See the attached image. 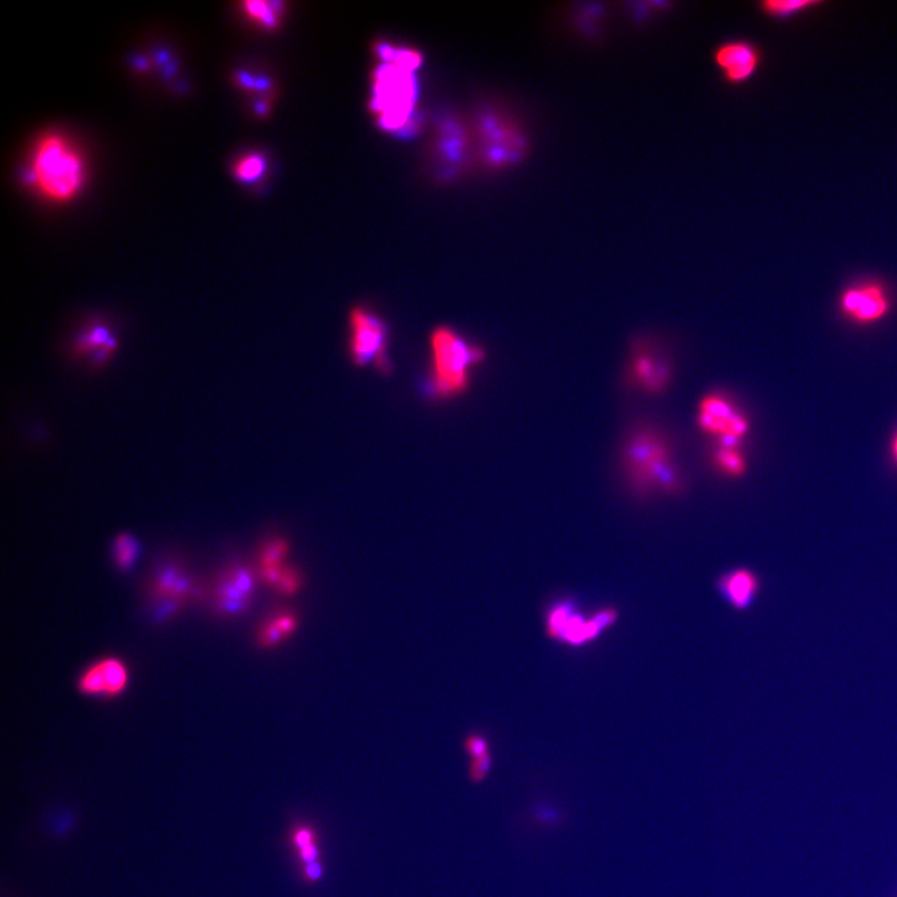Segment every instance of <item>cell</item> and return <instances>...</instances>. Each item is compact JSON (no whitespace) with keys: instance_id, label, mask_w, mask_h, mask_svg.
<instances>
[{"instance_id":"1","label":"cell","mask_w":897,"mask_h":897,"mask_svg":"<svg viewBox=\"0 0 897 897\" xmlns=\"http://www.w3.org/2000/svg\"><path fill=\"white\" fill-rule=\"evenodd\" d=\"M430 371L424 392L430 399L459 397L470 388L476 368L486 361V352L453 327L439 326L430 333Z\"/></svg>"},{"instance_id":"2","label":"cell","mask_w":897,"mask_h":897,"mask_svg":"<svg viewBox=\"0 0 897 897\" xmlns=\"http://www.w3.org/2000/svg\"><path fill=\"white\" fill-rule=\"evenodd\" d=\"M628 481L640 495H677L683 490L681 471L674 463L667 439L655 429H638L622 453Z\"/></svg>"},{"instance_id":"3","label":"cell","mask_w":897,"mask_h":897,"mask_svg":"<svg viewBox=\"0 0 897 897\" xmlns=\"http://www.w3.org/2000/svg\"><path fill=\"white\" fill-rule=\"evenodd\" d=\"M28 180L49 200H72L83 189V157L62 135H45L35 145Z\"/></svg>"},{"instance_id":"4","label":"cell","mask_w":897,"mask_h":897,"mask_svg":"<svg viewBox=\"0 0 897 897\" xmlns=\"http://www.w3.org/2000/svg\"><path fill=\"white\" fill-rule=\"evenodd\" d=\"M372 109L385 130H409L418 88L412 72L389 64L374 76Z\"/></svg>"},{"instance_id":"5","label":"cell","mask_w":897,"mask_h":897,"mask_svg":"<svg viewBox=\"0 0 897 897\" xmlns=\"http://www.w3.org/2000/svg\"><path fill=\"white\" fill-rule=\"evenodd\" d=\"M348 329V352L354 366L374 367L382 374L392 372L390 331L384 318L371 308L353 307L349 311Z\"/></svg>"},{"instance_id":"6","label":"cell","mask_w":897,"mask_h":897,"mask_svg":"<svg viewBox=\"0 0 897 897\" xmlns=\"http://www.w3.org/2000/svg\"><path fill=\"white\" fill-rule=\"evenodd\" d=\"M617 618L618 612L612 607L585 616L574 603L557 602L547 610L545 627L551 640L579 647L595 641L603 631L615 625Z\"/></svg>"},{"instance_id":"7","label":"cell","mask_w":897,"mask_h":897,"mask_svg":"<svg viewBox=\"0 0 897 897\" xmlns=\"http://www.w3.org/2000/svg\"><path fill=\"white\" fill-rule=\"evenodd\" d=\"M481 159L490 167H503L520 159L525 143L503 116L486 111L476 123Z\"/></svg>"},{"instance_id":"8","label":"cell","mask_w":897,"mask_h":897,"mask_svg":"<svg viewBox=\"0 0 897 897\" xmlns=\"http://www.w3.org/2000/svg\"><path fill=\"white\" fill-rule=\"evenodd\" d=\"M258 574L250 566L232 564L212 585L211 602L220 617L237 618L250 610L257 589Z\"/></svg>"},{"instance_id":"9","label":"cell","mask_w":897,"mask_h":897,"mask_svg":"<svg viewBox=\"0 0 897 897\" xmlns=\"http://www.w3.org/2000/svg\"><path fill=\"white\" fill-rule=\"evenodd\" d=\"M697 423L702 432L717 439L743 440L749 432V422L731 400L719 393L707 394L699 402Z\"/></svg>"},{"instance_id":"10","label":"cell","mask_w":897,"mask_h":897,"mask_svg":"<svg viewBox=\"0 0 897 897\" xmlns=\"http://www.w3.org/2000/svg\"><path fill=\"white\" fill-rule=\"evenodd\" d=\"M840 307L846 316L856 322L873 323L889 313L890 298L888 291L880 283H859L843 293Z\"/></svg>"},{"instance_id":"11","label":"cell","mask_w":897,"mask_h":897,"mask_svg":"<svg viewBox=\"0 0 897 897\" xmlns=\"http://www.w3.org/2000/svg\"><path fill=\"white\" fill-rule=\"evenodd\" d=\"M129 671L119 658H104L81 673L78 689L88 697L114 698L128 687Z\"/></svg>"},{"instance_id":"12","label":"cell","mask_w":897,"mask_h":897,"mask_svg":"<svg viewBox=\"0 0 897 897\" xmlns=\"http://www.w3.org/2000/svg\"><path fill=\"white\" fill-rule=\"evenodd\" d=\"M714 63L724 79L731 84L746 83L757 72L760 64L759 50L746 40H731L714 50Z\"/></svg>"},{"instance_id":"13","label":"cell","mask_w":897,"mask_h":897,"mask_svg":"<svg viewBox=\"0 0 897 897\" xmlns=\"http://www.w3.org/2000/svg\"><path fill=\"white\" fill-rule=\"evenodd\" d=\"M470 136L458 119H444L438 124L434 138L435 159L445 172L458 171L469 159Z\"/></svg>"},{"instance_id":"14","label":"cell","mask_w":897,"mask_h":897,"mask_svg":"<svg viewBox=\"0 0 897 897\" xmlns=\"http://www.w3.org/2000/svg\"><path fill=\"white\" fill-rule=\"evenodd\" d=\"M196 582L184 567L177 562H169L162 565L152 577L150 594L155 598H170L181 603H186L197 594Z\"/></svg>"},{"instance_id":"15","label":"cell","mask_w":897,"mask_h":897,"mask_svg":"<svg viewBox=\"0 0 897 897\" xmlns=\"http://www.w3.org/2000/svg\"><path fill=\"white\" fill-rule=\"evenodd\" d=\"M118 348V341L110 328L101 323L90 326L75 337L72 352L75 357L91 356L94 367L104 366Z\"/></svg>"},{"instance_id":"16","label":"cell","mask_w":897,"mask_h":897,"mask_svg":"<svg viewBox=\"0 0 897 897\" xmlns=\"http://www.w3.org/2000/svg\"><path fill=\"white\" fill-rule=\"evenodd\" d=\"M631 374L646 392L658 394L667 388L671 379V368L665 359L640 349L633 356Z\"/></svg>"},{"instance_id":"17","label":"cell","mask_w":897,"mask_h":897,"mask_svg":"<svg viewBox=\"0 0 897 897\" xmlns=\"http://www.w3.org/2000/svg\"><path fill=\"white\" fill-rule=\"evenodd\" d=\"M718 589L737 610H744L758 594V577L752 571L737 569L727 572L718 581Z\"/></svg>"},{"instance_id":"18","label":"cell","mask_w":897,"mask_h":897,"mask_svg":"<svg viewBox=\"0 0 897 897\" xmlns=\"http://www.w3.org/2000/svg\"><path fill=\"white\" fill-rule=\"evenodd\" d=\"M290 845L296 853L299 868L322 861L321 835L312 823L301 822L293 825Z\"/></svg>"},{"instance_id":"19","label":"cell","mask_w":897,"mask_h":897,"mask_svg":"<svg viewBox=\"0 0 897 897\" xmlns=\"http://www.w3.org/2000/svg\"><path fill=\"white\" fill-rule=\"evenodd\" d=\"M243 12L247 17L256 22L260 27L265 29H276L280 24L282 4L276 2H265V0H250L242 4Z\"/></svg>"},{"instance_id":"20","label":"cell","mask_w":897,"mask_h":897,"mask_svg":"<svg viewBox=\"0 0 897 897\" xmlns=\"http://www.w3.org/2000/svg\"><path fill=\"white\" fill-rule=\"evenodd\" d=\"M822 0H765L760 3V10L768 17L789 18L809 8L819 7Z\"/></svg>"},{"instance_id":"21","label":"cell","mask_w":897,"mask_h":897,"mask_svg":"<svg viewBox=\"0 0 897 897\" xmlns=\"http://www.w3.org/2000/svg\"><path fill=\"white\" fill-rule=\"evenodd\" d=\"M714 461H716L717 468L731 478H739L747 470L746 460H744L739 447H726V445L718 444L716 453H714Z\"/></svg>"},{"instance_id":"22","label":"cell","mask_w":897,"mask_h":897,"mask_svg":"<svg viewBox=\"0 0 897 897\" xmlns=\"http://www.w3.org/2000/svg\"><path fill=\"white\" fill-rule=\"evenodd\" d=\"M139 542L133 535L123 532L116 536L113 545L115 565L120 570H129L135 564L140 552Z\"/></svg>"},{"instance_id":"23","label":"cell","mask_w":897,"mask_h":897,"mask_svg":"<svg viewBox=\"0 0 897 897\" xmlns=\"http://www.w3.org/2000/svg\"><path fill=\"white\" fill-rule=\"evenodd\" d=\"M267 161L261 154H248L241 157L233 167V172L237 180L242 182H253L261 179L263 172L266 171Z\"/></svg>"},{"instance_id":"24","label":"cell","mask_w":897,"mask_h":897,"mask_svg":"<svg viewBox=\"0 0 897 897\" xmlns=\"http://www.w3.org/2000/svg\"><path fill=\"white\" fill-rule=\"evenodd\" d=\"M290 554V545L283 539H272L262 546L260 552V566L275 567L285 565V560Z\"/></svg>"},{"instance_id":"25","label":"cell","mask_w":897,"mask_h":897,"mask_svg":"<svg viewBox=\"0 0 897 897\" xmlns=\"http://www.w3.org/2000/svg\"><path fill=\"white\" fill-rule=\"evenodd\" d=\"M257 641L262 648H273L280 646L283 641H286V637L278 630L275 623L268 618L258 628Z\"/></svg>"},{"instance_id":"26","label":"cell","mask_w":897,"mask_h":897,"mask_svg":"<svg viewBox=\"0 0 897 897\" xmlns=\"http://www.w3.org/2000/svg\"><path fill=\"white\" fill-rule=\"evenodd\" d=\"M270 620L275 623L278 630H280L283 633V636L286 637V640L297 631L299 625L296 613L288 610H280L272 613Z\"/></svg>"},{"instance_id":"27","label":"cell","mask_w":897,"mask_h":897,"mask_svg":"<svg viewBox=\"0 0 897 897\" xmlns=\"http://www.w3.org/2000/svg\"><path fill=\"white\" fill-rule=\"evenodd\" d=\"M464 750L471 760L483 758L485 755L491 754L488 739L481 736L479 733L469 734V736L465 738Z\"/></svg>"},{"instance_id":"28","label":"cell","mask_w":897,"mask_h":897,"mask_svg":"<svg viewBox=\"0 0 897 897\" xmlns=\"http://www.w3.org/2000/svg\"><path fill=\"white\" fill-rule=\"evenodd\" d=\"M491 765H493L491 754L485 755L483 758L471 760L468 770L470 782L474 784L483 783L484 780L488 778Z\"/></svg>"},{"instance_id":"29","label":"cell","mask_w":897,"mask_h":897,"mask_svg":"<svg viewBox=\"0 0 897 897\" xmlns=\"http://www.w3.org/2000/svg\"><path fill=\"white\" fill-rule=\"evenodd\" d=\"M302 586V577L299 576L298 572L295 569H291V567H287L285 574H283L280 584L276 587L277 592H280L281 595L291 596L296 594Z\"/></svg>"},{"instance_id":"30","label":"cell","mask_w":897,"mask_h":897,"mask_svg":"<svg viewBox=\"0 0 897 897\" xmlns=\"http://www.w3.org/2000/svg\"><path fill=\"white\" fill-rule=\"evenodd\" d=\"M324 875V865L322 861L318 863L304 865L299 868V876L304 884L314 886L321 883Z\"/></svg>"},{"instance_id":"31","label":"cell","mask_w":897,"mask_h":897,"mask_svg":"<svg viewBox=\"0 0 897 897\" xmlns=\"http://www.w3.org/2000/svg\"><path fill=\"white\" fill-rule=\"evenodd\" d=\"M893 453H894L895 459L897 460V435H896V437L894 439V443H893Z\"/></svg>"}]
</instances>
